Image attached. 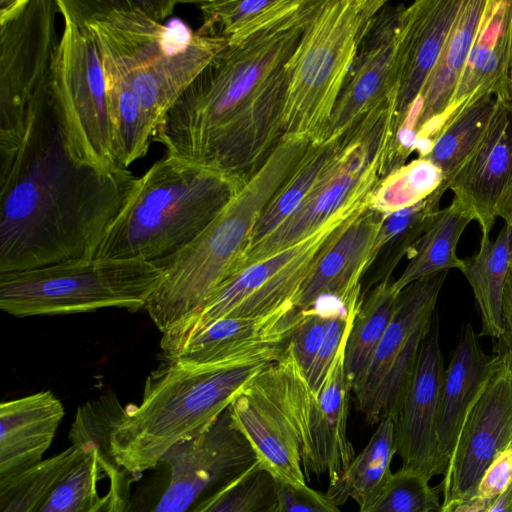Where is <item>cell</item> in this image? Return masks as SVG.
Instances as JSON below:
<instances>
[{
    "label": "cell",
    "instance_id": "obj_42",
    "mask_svg": "<svg viewBox=\"0 0 512 512\" xmlns=\"http://www.w3.org/2000/svg\"><path fill=\"white\" fill-rule=\"evenodd\" d=\"M512 482V443L500 451L484 471L475 494L496 499Z\"/></svg>",
    "mask_w": 512,
    "mask_h": 512
},
{
    "label": "cell",
    "instance_id": "obj_30",
    "mask_svg": "<svg viewBox=\"0 0 512 512\" xmlns=\"http://www.w3.org/2000/svg\"><path fill=\"white\" fill-rule=\"evenodd\" d=\"M471 221L470 213L455 199L441 209L407 257L408 264L393 282L395 289L402 291L420 279L454 268L460 270L463 261L457 255V246Z\"/></svg>",
    "mask_w": 512,
    "mask_h": 512
},
{
    "label": "cell",
    "instance_id": "obj_39",
    "mask_svg": "<svg viewBox=\"0 0 512 512\" xmlns=\"http://www.w3.org/2000/svg\"><path fill=\"white\" fill-rule=\"evenodd\" d=\"M361 303V296L343 305L337 301L329 310L322 344L306 375L314 393H318L344 338L349 333Z\"/></svg>",
    "mask_w": 512,
    "mask_h": 512
},
{
    "label": "cell",
    "instance_id": "obj_17",
    "mask_svg": "<svg viewBox=\"0 0 512 512\" xmlns=\"http://www.w3.org/2000/svg\"><path fill=\"white\" fill-rule=\"evenodd\" d=\"M304 310L286 307L260 317L220 318L189 336L167 360L219 367L283 353Z\"/></svg>",
    "mask_w": 512,
    "mask_h": 512
},
{
    "label": "cell",
    "instance_id": "obj_7",
    "mask_svg": "<svg viewBox=\"0 0 512 512\" xmlns=\"http://www.w3.org/2000/svg\"><path fill=\"white\" fill-rule=\"evenodd\" d=\"M384 0H319L289 59L283 137L322 140Z\"/></svg>",
    "mask_w": 512,
    "mask_h": 512
},
{
    "label": "cell",
    "instance_id": "obj_20",
    "mask_svg": "<svg viewBox=\"0 0 512 512\" xmlns=\"http://www.w3.org/2000/svg\"><path fill=\"white\" fill-rule=\"evenodd\" d=\"M349 333L309 407L300 442L306 482L313 475L326 474L329 485L335 483L355 457L353 445L347 437L352 392L345 370V349Z\"/></svg>",
    "mask_w": 512,
    "mask_h": 512
},
{
    "label": "cell",
    "instance_id": "obj_13",
    "mask_svg": "<svg viewBox=\"0 0 512 512\" xmlns=\"http://www.w3.org/2000/svg\"><path fill=\"white\" fill-rule=\"evenodd\" d=\"M160 463L169 467L170 479L150 512H196L259 459L228 407L199 433L173 446Z\"/></svg>",
    "mask_w": 512,
    "mask_h": 512
},
{
    "label": "cell",
    "instance_id": "obj_36",
    "mask_svg": "<svg viewBox=\"0 0 512 512\" xmlns=\"http://www.w3.org/2000/svg\"><path fill=\"white\" fill-rule=\"evenodd\" d=\"M83 458L54 487L36 512H92L98 504V484L117 466L104 459L101 447L89 442Z\"/></svg>",
    "mask_w": 512,
    "mask_h": 512
},
{
    "label": "cell",
    "instance_id": "obj_6",
    "mask_svg": "<svg viewBox=\"0 0 512 512\" xmlns=\"http://www.w3.org/2000/svg\"><path fill=\"white\" fill-rule=\"evenodd\" d=\"M240 188L165 154L138 178L95 258L158 265L195 239Z\"/></svg>",
    "mask_w": 512,
    "mask_h": 512
},
{
    "label": "cell",
    "instance_id": "obj_35",
    "mask_svg": "<svg viewBox=\"0 0 512 512\" xmlns=\"http://www.w3.org/2000/svg\"><path fill=\"white\" fill-rule=\"evenodd\" d=\"M442 184H446L442 171L428 159L417 157L382 177L369 208L387 216L421 202Z\"/></svg>",
    "mask_w": 512,
    "mask_h": 512
},
{
    "label": "cell",
    "instance_id": "obj_45",
    "mask_svg": "<svg viewBox=\"0 0 512 512\" xmlns=\"http://www.w3.org/2000/svg\"><path fill=\"white\" fill-rule=\"evenodd\" d=\"M495 499H486L476 494L456 498L441 504L438 512H486Z\"/></svg>",
    "mask_w": 512,
    "mask_h": 512
},
{
    "label": "cell",
    "instance_id": "obj_10",
    "mask_svg": "<svg viewBox=\"0 0 512 512\" xmlns=\"http://www.w3.org/2000/svg\"><path fill=\"white\" fill-rule=\"evenodd\" d=\"M56 0L0 1V150L16 147L50 88Z\"/></svg>",
    "mask_w": 512,
    "mask_h": 512
},
{
    "label": "cell",
    "instance_id": "obj_21",
    "mask_svg": "<svg viewBox=\"0 0 512 512\" xmlns=\"http://www.w3.org/2000/svg\"><path fill=\"white\" fill-rule=\"evenodd\" d=\"M462 0H417L401 14L395 81V130L421 95Z\"/></svg>",
    "mask_w": 512,
    "mask_h": 512
},
{
    "label": "cell",
    "instance_id": "obj_3",
    "mask_svg": "<svg viewBox=\"0 0 512 512\" xmlns=\"http://www.w3.org/2000/svg\"><path fill=\"white\" fill-rule=\"evenodd\" d=\"M157 127L181 93L226 46L173 16L178 0H68Z\"/></svg>",
    "mask_w": 512,
    "mask_h": 512
},
{
    "label": "cell",
    "instance_id": "obj_29",
    "mask_svg": "<svg viewBox=\"0 0 512 512\" xmlns=\"http://www.w3.org/2000/svg\"><path fill=\"white\" fill-rule=\"evenodd\" d=\"M395 454L394 422L386 418L378 423L366 446L355 455L338 480L328 485L326 495L338 506L352 499L359 509L365 507L393 474L391 462Z\"/></svg>",
    "mask_w": 512,
    "mask_h": 512
},
{
    "label": "cell",
    "instance_id": "obj_34",
    "mask_svg": "<svg viewBox=\"0 0 512 512\" xmlns=\"http://www.w3.org/2000/svg\"><path fill=\"white\" fill-rule=\"evenodd\" d=\"M89 446V442L72 444L0 485V512H36L54 487L83 458Z\"/></svg>",
    "mask_w": 512,
    "mask_h": 512
},
{
    "label": "cell",
    "instance_id": "obj_41",
    "mask_svg": "<svg viewBox=\"0 0 512 512\" xmlns=\"http://www.w3.org/2000/svg\"><path fill=\"white\" fill-rule=\"evenodd\" d=\"M276 480V512H341L326 493L308 485H296Z\"/></svg>",
    "mask_w": 512,
    "mask_h": 512
},
{
    "label": "cell",
    "instance_id": "obj_1",
    "mask_svg": "<svg viewBox=\"0 0 512 512\" xmlns=\"http://www.w3.org/2000/svg\"><path fill=\"white\" fill-rule=\"evenodd\" d=\"M137 181L75 159L49 88L19 144L0 151V273L94 259Z\"/></svg>",
    "mask_w": 512,
    "mask_h": 512
},
{
    "label": "cell",
    "instance_id": "obj_47",
    "mask_svg": "<svg viewBox=\"0 0 512 512\" xmlns=\"http://www.w3.org/2000/svg\"><path fill=\"white\" fill-rule=\"evenodd\" d=\"M512 214V178L509 185L508 192L504 199L503 205L501 207L499 218H502L504 222L510 217Z\"/></svg>",
    "mask_w": 512,
    "mask_h": 512
},
{
    "label": "cell",
    "instance_id": "obj_23",
    "mask_svg": "<svg viewBox=\"0 0 512 512\" xmlns=\"http://www.w3.org/2000/svg\"><path fill=\"white\" fill-rule=\"evenodd\" d=\"M511 48L512 0H487L446 122L462 107L483 96L510 103Z\"/></svg>",
    "mask_w": 512,
    "mask_h": 512
},
{
    "label": "cell",
    "instance_id": "obj_25",
    "mask_svg": "<svg viewBox=\"0 0 512 512\" xmlns=\"http://www.w3.org/2000/svg\"><path fill=\"white\" fill-rule=\"evenodd\" d=\"M487 0H462L438 60L419 96L420 114L415 151L425 157L446 122Z\"/></svg>",
    "mask_w": 512,
    "mask_h": 512
},
{
    "label": "cell",
    "instance_id": "obj_22",
    "mask_svg": "<svg viewBox=\"0 0 512 512\" xmlns=\"http://www.w3.org/2000/svg\"><path fill=\"white\" fill-rule=\"evenodd\" d=\"M384 218L368 208L341 230L302 284L297 309H309L323 298L345 305L360 295V279L373 264L372 249Z\"/></svg>",
    "mask_w": 512,
    "mask_h": 512
},
{
    "label": "cell",
    "instance_id": "obj_4",
    "mask_svg": "<svg viewBox=\"0 0 512 512\" xmlns=\"http://www.w3.org/2000/svg\"><path fill=\"white\" fill-rule=\"evenodd\" d=\"M309 144L282 138L219 215L188 245L158 263L162 275L145 309L162 334L193 315L239 270L261 213Z\"/></svg>",
    "mask_w": 512,
    "mask_h": 512
},
{
    "label": "cell",
    "instance_id": "obj_16",
    "mask_svg": "<svg viewBox=\"0 0 512 512\" xmlns=\"http://www.w3.org/2000/svg\"><path fill=\"white\" fill-rule=\"evenodd\" d=\"M444 371L439 320L434 314L393 419L396 454L401 459V468L418 472L428 479L444 474L437 438Z\"/></svg>",
    "mask_w": 512,
    "mask_h": 512
},
{
    "label": "cell",
    "instance_id": "obj_18",
    "mask_svg": "<svg viewBox=\"0 0 512 512\" xmlns=\"http://www.w3.org/2000/svg\"><path fill=\"white\" fill-rule=\"evenodd\" d=\"M489 126L475 149L448 182V189L490 235L512 178V107L496 99Z\"/></svg>",
    "mask_w": 512,
    "mask_h": 512
},
{
    "label": "cell",
    "instance_id": "obj_9",
    "mask_svg": "<svg viewBox=\"0 0 512 512\" xmlns=\"http://www.w3.org/2000/svg\"><path fill=\"white\" fill-rule=\"evenodd\" d=\"M56 3L63 30L52 64L50 90L68 147L85 165L103 171L120 168L99 49L69 1Z\"/></svg>",
    "mask_w": 512,
    "mask_h": 512
},
{
    "label": "cell",
    "instance_id": "obj_26",
    "mask_svg": "<svg viewBox=\"0 0 512 512\" xmlns=\"http://www.w3.org/2000/svg\"><path fill=\"white\" fill-rule=\"evenodd\" d=\"M479 337L470 323L465 325L444 371L437 422L438 449L444 473L462 427L493 370L494 356L483 351Z\"/></svg>",
    "mask_w": 512,
    "mask_h": 512
},
{
    "label": "cell",
    "instance_id": "obj_48",
    "mask_svg": "<svg viewBox=\"0 0 512 512\" xmlns=\"http://www.w3.org/2000/svg\"><path fill=\"white\" fill-rule=\"evenodd\" d=\"M507 228V231H508V235H509V241H510V250H511V255H512V214L510 215V217L505 221V224H504Z\"/></svg>",
    "mask_w": 512,
    "mask_h": 512
},
{
    "label": "cell",
    "instance_id": "obj_40",
    "mask_svg": "<svg viewBox=\"0 0 512 512\" xmlns=\"http://www.w3.org/2000/svg\"><path fill=\"white\" fill-rule=\"evenodd\" d=\"M329 311L315 306L304 310V316L288 340L294 355L307 373L322 344Z\"/></svg>",
    "mask_w": 512,
    "mask_h": 512
},
{
    "label": "cell",
    "instance_id": "obj_32",
    "mask_svg": "<svg viewBox=\"0 0 512 512\" xmlns=\"http://www.w3.org/2000/svg\"><path fill=\"white\" fill-rule=\"evenodd\" d=\"M304 0L200 1L199 33L237 45L298 10Z\"/></svg>",
    "mask_w": 512,
    "mask_h": 512
},
{
    "label": "cell",
    "instance_id": "obj_46",
    "mask_svg": "<svg viewBox=\"0 0 512 512\" xmlns=\"http://www.w3.org/2000/svg\"><path fill=\"white\" fill-rule=\"evenodd\" d=\"M486 512H512V482L490 505Z\"/></svg>",
    "mask_w": 512,
    "mask_h": 512
},
{
    "label": "cell",
    "instance_id": "obj_37",
    "mask_svg": "<svg viewBox=\"0 0 512 512\" xmlns=\"http://www.w3.org/2000/svg\"><path fill=\"white\" fill-rule=\"evenodd\" d=\"M273 475L259 463L196 512H276Z\"/></svg>",
    "mask_w": 512,
    "mask_h": 512
},
{
    "label": "cell",
    "instance_id": "obj_28",
    "mask_svg": "<svg viewBox=\"0 0 512 512\" xmlns=\"http://www.w3.org/2000/svg\"><path fill=\"white\" fill-rule=\"evenodd\" d=\"M342 144L343 135L329 136L310 143L291 174L261 213L247 252L274 233L298 209L314 184L334 161Z\"/></svg>",
    "mask_w": 512,
    "mask_h": 512
},
{
    "label": "cell",
    "instance_id": "obj_8",
    "mask_svg": "<svg viewBox=\"0 0 512 512\" xmlns=\"http://www.w3.org/2000/svg\"><path fill=\"white\" fill-rule=\"evenodd\" d=\"M162 275L142 260L89 259L0 273V308L16 317L145 308Z\"/></svg>",
    "mask_w": 512,
    "mask_h": 512
},
{
    "label": "cell",
    "instance_id": "obj_27",
    "mask_svg": "<svg viewBox=\"0 0 512 512\" xmlns=\"http://www.w3.org/2000/svg\"><path fill=\"white\" fill-rule=\"evenodd\" d=\"M511 256L504 225L495 240H491L490 235H482L478 251L462 259L460 271L472 288L481 317L480 336L498 340L502 334V301Z\"/></svg>",
    "mask_w": 512,
    "mask_h": 512
},
{
    "label": "cell",
    "instance_id": "obj_19",
    "mask_svg": "<svg viewBox=\"0 0 512 512\" xmlns=\"http://www.w3.org/2000/svg\"><path fill=\"white\" fill-rule=\"evenodd\" d=\"M404 5L379 13L365 38L323 137L340 136L394 92ZM395 93V92H394Z\"/></svg>",
    "mask_w": 512,
    "mask_h": 512
},
{
    "label": "cell",
    "instance_id": "obj_43",
    "mask_svg": "<svg viewBox=\"0 0 512 512\" xmlns=\"http://www.w3.org/2000/svg\"><path fill=\"white\" fill-rule=\"evenodd\" d=\"M109 488L101 496L92 512H127L126 489L123 474L120 470L111 473L108 477Z\"/></svg>",
    "mask_w": 512,
    "mask_h": 512
},
{
    "label": "cell",
    "instance_id": "obj_38",
    "mask_svg": "<svg viewBox=\"0 0 512 512\" xmlns=\"http://www.w3.org/2000/svg\"><path fill=\"white\" fill-rule=\"evenodd\" d=\"M429 481L418 472L400 468L359 512H438V493Z\"/></svg>",
    "mask_w": 512,
    "mask_h": 512
},
{
    "label": "cell",
    "instance_id": "obj_12",
    "mask_svg": "<svg viewBox=\"0 0 512 512\" xmlns=\"http://www.w3.org/2000/svg\"><path fill=\"white\" fill-rule=\"evenodd\" d=\"M447 275L445 271L420 279L401 291L363 382L353 393L367 424L395 418Z\"/></svg>",
    "mask_w": 512,
    "mask_h": 512
},
{
    "label": "cell",
    "instance_id": "obj_15",
    "mask_svg": "<svg viewBox=\"0 0 512 512\" xmlns=\"http://www.w3.org/2000/svg\"><path fill=\"white\" fill-rule=\"evenodd\" d=\"M512 443V352L498 351L487 385L470 411L448 462L442 504L472 496L495 456Z\"/></svg>",
    "mask_w": 512,
    "mask_h": 512
},
{
    "label": "cell",
    "instance_id": "obj_11",
    "mask_svg": "<svg viewBox=\"0 0 512 512\" xmlns=\"http://www.w3.org/2000/svg\"><path fill=\"white\" fill-rule=\"evenodd\" d=\"M355 217L327 225L301 242L234 273L193 315L162 334L160 346L164 355L168 356L189 336L220 318L260 317L286 307L296 308L295 298L302 284Z\"/></svg>",
    "mask_w": 512,
    "mask_h": 512
},
{
    "label": "cell",
    "instance_id": "obj_2",
    "mask_svg": "<svg viewBox=\"0 0 512 512\" xmlns=\"http://www.w3.org/2000/svg\"><path fill=\"white\" fill-rule=\"evenodd\" d=\"M319 0L219 52L176 99L153 141L242 186L283 138L288 62Z\"/></svg>",
    "mask_w": 512,
    "mask_h": 512
},
{
    "label": "cell",
    "instance_id": "obj_44",
    "mask_svg": "<svg viewBox=\"0 0 512 512\" xmlns=\"http://www.w3.org/2000/svg\"><path fill=\"white\" fill-rule=\"evenodd\" d=\"M502 334L496 344V352H512V258L510 261L502 301Z\"/></svg>",
    "mask_w": 512,
    "mask_h": 512
},
{
    "label": "cell",
    "instance_id": "obj_24",
    "mask_svg": "<svg viewBox=\"0 0 512 512\" xmlns=\"http://www.w3.org/2000/svg\"><path fill=\"white\" fill-rule=\"evenodd\" d=\"M61 401L51 391L0 405V485L43 461L64 417Z\"/></svg>",
    "mask_w": 512,
    "mask_h": 512
},
{
    "label": "cell",
    "instance_id": "obj_5",
    "mask_svg": "<svg viewBox=\"0 0 512 512\" xmlns=\"http://www.w3.org/2000/svg\"><path fill=\"white\" fill-rule=\"evenodd\" d=\"M280 356L219 367L167 360L148 376L141 402L125 407L112 428L109 457L120 470L140 478L173 446L212 423L248 381Z\"/></svg>",
    "mask_w": 512,
    "mask_h": 512
},
{
    "label": "cell",
    "instance_id": "obj_49",
    "mask_svg": "<svg viewBox=\"0 0 512 512\" xmlns=\"http://www.w3.org/2000/svg\"><path fill=\"white\" fill-rule=\"evenodd\" d=\"M509 89H510V105L512 107V48H511V60H510V72H509Z\"/></svg>",
    "mask_w": 512,
    "mask_h": 512
},
{
    "label": "cell",
    "instance_id": "obj_14",
    "mask_svg": "<svg viewBox=\"0 0 512 512\" xmlns=\"http://www.w3.org/2000/svg\"><path fill=\"white\" fill-rule=\"evenodd\" d=\"M298 366L287 343L279 359L242 387L229 405V411L234 425L249 441L263 468L277 480L306 485L290 410L292 383Z\"/></svg>",
    "mask_w": 512,
    "mask_h": 512
},
{
    "label": "cell",
    "instance_id": "obj_33",
    "mask_svg": "<svg viewBox=\"0 0 512 512\" xmlns=\"http://www.w3.org/2000/svg\"><path fill=\"white\" fill-rule=\"evenodd\" d=\"M495 97L483 96L458 110L443 126L424 157L448 182L485 134L496 108Z\"/></svg>",
    "mask_w": 512,
    "mask_h": 512
},
{
    "label": "cell",
    "instance_id": "obj_31",
    "mask_svg": "<svg viewBox=\"0 0 512 512\" xmlns=\"http://www.w3.org/2000/svg\"><path fill=\"white\" fill-rule=\"evenodd\" d=\"M400 293L393 282L387 280L373 286L365 297H361L345 349V370L352 393L363 382L373 355L392 320Z\"/></svg>",
    "mask_w": 512,
    "mask_h": 512
}]
</instances>
